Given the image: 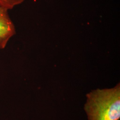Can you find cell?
<instances>
[{
	"instance_id": "1",
	"label": "cell",
	"mask_w": 120,
	"mask_h": 120,
	"mask_svg": "<svg viewBox=\"0 0 120 120\" xmlns=\"http://www.w3.org/2000/svg\"><path fill=\"white\" fill-rule=\"evenodd\" d=\"M85 109L88 120H120V85L97 89L86 94Z\"/></svg>"
},
{
	"instance_id": "2",
	"label": "cell",
	"mask_w": 120,
	"mask_h": 120,
	"mask_svg": "<svg viewBox=\"0 0 120 120\" xmlns=\"http://www.w3.org/2000/svg\"><path fill=\"white\" fill-rule=\"evenodd\" d=\"M8 10L0 5V49H4L16 34V29Z\"/></svg>"
},
{
	"instance_id": "3",
	"label": "cell",
	"mask_w": 120,
	"mask_h": 120,
	"mask_svg": "<svg viewBox=\"0 0 120 120\" xmlns=\"http://www.w3.org/2000/svg\"><path fill=\"white\" fill-rule=\"evenodd\" d=\"M25 1V0H0V5L9 10L21 4Z\"/></svg>"
}]
</instances>
